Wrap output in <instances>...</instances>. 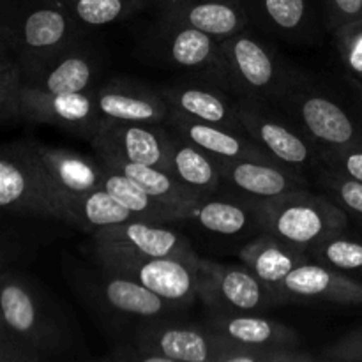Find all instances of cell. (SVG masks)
<instances>
[{
	"label": "cell",
	"instance_id": "6da1fadb",
	"mask_svg": "<svg viewBox=\"0 0 362 362\" xmlns=\"http://www.w3.org/2000/svg\"><path fill=\"white\" fill-rule=\"evenodd\" d=\"M0 322L39 361L80 357L85 349L69 315L25 276H0Z\"/></svg>",
	"mask_w": 362,
	"mask_h": 362
},
{
	"label": "cell",
	"instance_id": "7a4b0ae2",
	"mask_svg": "<svg viewBox=\"0 0 362 362\" xmlns=\"http://www.w3.org/2000/svg\"><path fill=\"white\" fill-rule=\"evenodd\" d=\"M0 21L23 80L78 45L80 25L64 0H0Z\"/></svg>",
	"mask_w": 362,
	"mask_h": 362
},
{
	"label": "cell",
	"instance_id": "3957f363",
	"mask_svg": "<svg viewBox=\"0 0 362 362\" xmlns=\"http://www.w3.org/2000/svg\"><path fill=\"white\" fill-rule=\"evenodd\" d=\"M257 207L262 233L306 253L318 240L349 230L350 225V218L339 205L324 193H313L310 187L257 202Z\"/></svg>",
	"mask_w": 362,
	"mask_h": 362
},
{
	"label": "cell",
	"instance_id": "277c9868",
	"mask_svg": "<svg viewBox=\"0 0 362 362\" xmlns=\"http://www.w3.org/2000/svg\"><path fill=\"white\" fill-rule=\"evenodd\" d=\"M74 279L81 299H85L99 318L112 325V329L129 327L131 334L140 325L170 318L180 310L140 283L108 271L99 264L98 269L80 271Z\"/></svg>",
	"mask_w": 362,
	"mask_h": 362
},
{
	"label": "cell",
	"instance_id": "5b68a950",
	"mask_svg": "<svg viewBox=\"0 0 362 362\" xmlns=\"http://www.w3.org/2000/svg\"><path fill=\"white\" fill-rule=\"evenodd\" d=\"M0 212L67 223L48 172L34 144L0 148Z\"/></svg>",
	"mask_w": 362,
	"mask_h": 362
},
{
	"label": "cell",
	"instance_id": "8992f818",
	"mask_svg": "<svg viewBox=\"0 0 362 362\" xmlns=\"http://www.w3.org/2000/svg\"><path fill=\"white\" fill-rule=\"evenodd\" d=\"M272 106L320 148L362 145L361 124L336 99L296 74Z\"/></svg>",
	"mask_w": 362,
	"mask_h": 362
},
{
	"label": "cell",
	"instance_id": "52a82bcc",
	"mask_svg": "<svg viewBox=\"0 0 362 362\" xmlns=\"http://www.w3.org/2000/svg\"><path fill=\"white\" fill-rule=\"evenodd\" d=\"M94 257L95 262L105 269L140 283L180 310L189 306L198 297V260L148 257L126 247L98 243H94Z\"/></svg>",
	"mask_w": 362,
	"mask_h": 362
},
{
	"label": "cell",
	"instance_id": "ba28073f",
	"mask_svg": "<svg viewBox=\"0 0 362 362\" xmlns=\"http://www.w3.org/2000/svg\"><path fill=\"white\" fill-rule=\"evenodd\" d=\"M230 92L237 98H250L274 105L292 80L293 73L262 39L246 28L219 41Z\"/></svg>",
	"mask_w": 362,
	"mask_h": 362
},
{
	"label": "cell",
	"instance_id": "9c48e42d",
	"mask_svg": "<svg viewBox=\"0 0 362 362\" xmlns=\"http://www.w3.org/2000/svg\"><path fill=\"white\" fill-rule=\"evenodd\" d=\"M244 133L272 159L310 177L322 166L320 147L274 106L250 98H237Z\"/></svg>",
	"mask_w": 362,
	"mask_h": 362
},
{
	"label": "cell",
	"instance_id": "30bf717a",
	"mask_svg": "<svg viewBox=\"0 0 362 362\" xmlns=\"http://www.w3.org/2000/svg\"><path fill=\"white\" fill-rule=\"evenodd\" d=\"M152 48L170 67L186 71L200 83L214 85L230 92L218 39L193 27L161 20L152 35Z\"/></svg>",
	"mask_w": 362,
	"mask_h": 362
},
{
	"label": "cell",
	"instance_id": "8fae6325",
	"mask_svg": "<svg viewBox=\"0 0 362 362\" xmlns=\"http://www.w3.org/2000/svg\"><path fill=\"white\" fill-rule=\"evenodd\" d=\"M198 299L211 313H264L278 306L264 283L246 265L198 258Z\"/></svg>",
	"mask_w": 362,
	"mask_h": 362
},
{
	"label": "cell",
	"instance_id": "7c38bea8",
	"mask_svg": "<svg viewBox=\"0 0 362 362\" xmlns=\"http://www.w3.org/2000/svg\"><path fill=\"white\" fill-rule=\"evenodd\" d=\"M126 345L144 350L154 362H218L223 338L205 324L163 318L140 325Z\"/></svg>",
	"mask_w": 362,
	"mask_h": 362
},
{
	"label": "cell",
	"instance_id": "4fadbf2b",
	"mask_svg": "<svg viewBox=\"0 0 362 362\" xmlns=\"http://www.w3.org/2000/svg\"><path fill=\"white\" fill-rule=\"evenodd\" d=\"M221 177V193L250 202H265L310 187V177L274 159L214 158Z\"/></svg>",
	"mask_w": 362,
	"mask_h": 362
},
{
	"label": "cell",
	"instance_id": "5bb4252c",
	"mask_svg": "<svg viewBox=\"0 0 362 362\" xmlns=\"http://www.w3.org/2000/svg\"><path fill=\"white\" fill-rule=\"evenodd\" d=\"M88 144L94 151L112 152L127 161L168 172L170 129L165 124L103 122Z\"/></svg>",
	"mask_w": 362,
	"mask_h": 362
},
{
	"label": "cell",
	"instance_id": "9a60e30c",
	"mask_svg": "<svg viewBox=\"0 0 362 362\" xmlns=\"http://www.w3.org/2000/svg\"><path fill=\"white\" fill-rule=\"evenodd\" d=\"M94 103L103 122L165 124L170 117V105L161 92L122 78L94 88Z\"/></svg>",
	"mask_w": 362,
	"mask_h": 362
},
{
	"label": "cell",
	"instance_id": "2e32d148",
	"mask_svg": "<svg viewBox=\"0 0 362 362\" xmlns=\"http://www.w3.org/2000/svg\"><path fill=\"white\" fill-rule=\"evenodd\" d=\"M20 113L21 119L28 122L62 127L87 141L98 133L103 124L95 110L94 90L60 95H42L21 90Z\"/></svg>",
	"mask_w": 362,
	"mask_h": 362
},
{
	"label": "cell",
	"instance_id": "e0dca14e",
	"mask_svg": "<svg viewBox=\"0 0 362 362\" xmlns=\"http://www.w3.org/2000/svg\"><path fill=\"white\" fill-rule=\"evenodd\" d=\"M52 186L59 197L60 204L66 209L67 223L71 225V207L80 198L87 197L92 191L99 189L103 184V165L95 158L80 154L76 151L52 145L34 144Z\"/></svg>",
	"mask_w": 362,
	"mask_h": 362
},
{
	"label": "cell",
	"instance_id": "ac0fdd59",
	"mask_svg": "<svg viewBox=\"0 0 362 362\" xmlns=\"http://www.w3.org/2000/svg\"><path fill=\"white\" fill-rule=\"evenodd\" d=\"M293 300L362 304V283L345 272L310 260L293 269L279 286L278 304Z\"/></svg>",
	"mask_w": 362,
	"mask_h": 362
},
{
	"label": "cell",
	"instance_id": "d6986e66",
	"mask_svg": "<svg viewBox=\"0 0 362 362\" xmlns=\"http://www.w3.org/2000/svg\"><path fill=\"white\" fill-rule=\"evenodd\" d=\"M92 240L98 244L126 247L148 257H173L184 260H198L189 240L170 225H156L145 221H127L103 226L92 232Z\"/></svg>",
	"mask_w": 362,
	"mask_h": 362
},
{
	"label": "cell",
	"instance_id": "ffe728a7",
	"mask_svg": "<svg viewBox=\"0 0 362 362\" xmlns=\"http://www.w3.org/2000/svg\"><path fill=\"white\" fill-rule=\"evenodd\" d=\"M161 20L193 27L225 41L244 30L250 18L243 0H175L163 4Z\"/></svg>",
	"mask_w": 362,
	"mask_h": 362
},
{
	"label": "cell",
	"instance_id": "44dd1931",
	"mask_svg": "<svg viewBox=\"0 0 362 362\" xmlns=\"http://www.w3.org/2000/svg\"><path fill=\"white\" fill-rule=\"evenodd\" d=\"M170 108L198 122L214 124L244 133L237 95L207 83H179L159 90Z\"/></svg>",
	"mask_w": 362,
	"mask_h": 362
},
{
	"label": "cell",
	"instance_id": "7402d4cb",
	"mask_svg": "<svg viewBox=\"0 0 362 362\" xmlns=\"http://www.w3.org/2000/svg\"><path fill=\"white\" fill-rule=\"evenodd\" d=\"M186 223L219 237H255L262 233L257 202L225 193L198 198L191 205Z\"/></svg>",
	"mask_w": 362,
	"mask_h": 362
},
{
	"label": "cell",
	"instance_id": "603a6c76",
	"mask_svg": "<svg viewBox=\"0 0 362 362\" xmlns=\"http://www.w3.org/2000/svg\"><path fill=\"white\" fill-rule=\"evenodd\" d=\"M172 133L186 138L191 144L200 147L212 158L219 159H272L264 148L258 147L246 133L214 126V124L198 122L187 119L182 113L170 108V117L165 122ZM276 161V159H274Z\"/></svg>",
	"mask_w": 362,
	"mask_h": 362
},
{
	"label": "cell",
	"instance_id": "cb8c5ba5",
	"mask_svg": "<svg viewBox=\"0 0 362 362\" xmlns=\"http://www.w3.org/2000/svg\"><path fill=\"white\" fill-rule=\"evenodd\" d=\"M95 78H98V62L90 52L81 48L78 42L52 60L35 76L23 80L21 90L42 95L80 94V92L94 90Z\"/></svg>",
	"mask_w": 362,
	"mask_h": 362
},
{
	"label": "cell",
	"instance_id": "d4e9b609",
	"mask_svg": "<svg viewBox=\"0 0 362 362\" xmlns=\"http://www.w3.org/2000/svg\"><path fill=\"white\" fill-rule=\"evenodd\" d=\"M239 258L243 265H246L264 283L265 288L274 297L276 304H278L279 286L286 276L300 264L311 260L306 251L296 250L269 233H258L247 240L240 247Z\"/></svg>",
	"mask_w": 362,
	"mask_h": 362
},
{
	"label": "cell",
	"instance_id": "484cf974",
	"mask_svg": "<svg viewBox=\"0 0 362 362\" xmlns=\"http://www.w3.org/2000/svg\"><path fill=\"white\" fill-rule=\"evenodd\" d=\"M204 324L221 338L244 345L300 346L296 331L260 313H211Z\"/></svg>",
	"mask_w": 362,
	"mask_h": 362
},
{
	"label": "cell",
	"instance_id": "4316f807",
	"mask_svg": "<svg viewBox=\"0 0 362 362\" xmlns=\"http://www.w3.org/2000/svg\"><path fill=\"white\" fill-rule=\"evenodd\" d=\"M94 152L103 163H106V165H110L112 168L119 170L120 173L129 177L131 180H134L141 189L147 191V193L151 194V197H154L156 200L163 202L165 205L172 207L173 211L180 216L182 223L187 221V214H189L191 205H193L198 198H202L198 197L197 193L187 189L186 186H182L175 177H172L168 172H165V170L156 168V166L140 165V163L127 161V159L120 158V156L117 154H112V152Z\"/></svg>",
	"mask_w": 362,
	"mask_h": 362
},
{
	"label": "cell",
	"instance_id": "83f0119b",
	"mask_svg": "<svg viewBox=\"0 0 362 362\" xmlns=\"http://www.w3.org/2000/svg\"><path fill=\"white\" fill-rule=\"evenodd\" d=\"M168 172L198 197H211L223 191L221 177L216 168L214 158L172 131H170Z\"/></svg>",
	"mask_w": 362,
	"mask_h": 362
},
{
	"label": "cell",
	"instance_id": "f1b7e54d",
	"mask_svg": "<svg viewBox=\"0 0 362 362\" xmlns=\"http://www.w3.org/2000/svg\"><path fill=\"white\" fill-rule=\"evenodd\" d=\"M101 165L103 172H105L103 173L101 187L106 193L112 194L117 202H120L124 207L129 209L136 216L138 221L156 223V225H177V223H182L180 216L172 207L151 197L147 191L141 189L129 177L120 173L119 170L112 168L106 163L101 161Z\"/></svg>",
	"mask_w": 362,
	"mask_h": 362
},
{
	"label": "cell",
	"instance_id": "f546056e",
	"mask_svg": "<svg viewBox=\"0 0 362 362\" xmlns=\"http://www.w3.org/2000/svg\"><path fill=\"white\" fill-rule=\"evenodd\" d=\"M127 221H138V219L129 209L124 207L103 187L80 198L71 207V225L87 230L90 233L103 228V226H112Z\"/></svg>",
	"mask_w": 362,
	"mask_h": 362
},
{
	"label": "cell",
	"instance_id": "4dcf8cb0",
	"mask_svg": "<svg viewBox=\"0 0 362 362\" xmlns=\"http://www.w3.org/2000/svg\"><path fill=\"white\" fill-rule=\"evenodd\" d=\"M308 255L313 262L339 272H362V237L350 235L349 230L334 232L318 240Z\"/></svg>",
	"mask_w": 362,
	"mask_h": 362
},
{
	"label": "cell",
	"instance_id": "1f68e13d",
	"mask_svg": "<svg viewBox=\"0 0 362 362\" xmlns=\"http://www.w3.org/2000/svg\"><path fill=\"white\" fill-rule=\"evenodd\" d=\"M80 27H105L129 18L145 0H64Z\"/></svg>",
	"mask_w": 362,
	"mask_h": 362
},
{
	"label": "cell",
	"instance_id": "d6a6232c",
	"mask_svg": "<svg viewBox=\"0 0 362 362\" xmlns=\"http://www.w3.org/2000/svg\"><path fill=\"white\" fill-rule=\"evenodd\" d=\"M265 27L288 37L303 35L310 27L308 0H257Z\"/></svg>",
	"mask_w": 362,
	"mask_h": 362
},
{
	"label": "cell",
	"instance_id": "836d02e7",
	"mask_svg": "<svg viewBox=\"0 0 362 362\" xmlns=\"http://www.w3.org/2000/svg\"><path fill=\"white\" fill-rule=\"evenodd\" d=\"M318 357L303 352L300 346L244 345L223 338L218 362H310Z\"/></svg>",
	"mask_w": 362,
	"mask_h": 362
},
{
	"label": "cell",
	"instance_id": "e575fe53",
	"mask_svg": "<svg viewBox=\"0 0 362 362\" xmlns=\"http://www.w3.org/2000/svg\"><path fill=\"white\" fill-rule=\"evenodd\" d=\"M23 73L9 45H0V124L21 119Z\"/></svg>",
	"mask_w": 362,
	"mask_h": 362
},
{
	"label": "cell",
	"instance_id": "d590c367",
	"mask_svg": "<svg viewBox=\"0 0 362 362\" xmlns=\"http://www.w3.org/2000/svg\"><path fill=\"white\" fill-rule=\"evenodd\" d=\"M315 182L325 197L346 212L350 219L362 225V182L343 177L322 165L315 173Z\"/></svg>",
	"mask_w": 362,
	"mask_h": 362
},
{
	"label": "cell",
	"instance_id": "8d00e7d4",
	"mask_svg": "<svg viewBox=\"0 0 362 362\" xmlns=\"http://www.w3.org/2000/svg\"><path fill=\"white\" fill-rule=\"evenodd\" d=\"M334 39L350 81L362 83V18L336 28Z\"/></svg>",
	"mask_w": 362,
	"mask_h": 362
},
{
	"label": "cell",
	"instance_id": "74e56055",
	"mask_svg": "<svg viewBox=\"0 0 362 362\" xmlns=\"http://www.w3.org/2000/svg\"><path fill=\"white\" fill-rule=\"evenodd\" d=\"M322 165L343 177L362 182V145L343 148H320Z\"/></svg>",
	"mask_w": 362,
	"mask_h": 362
},
{
	"label": "cell",
	"instance_id": "f35d334b",
	"mask_svg": "<svg viewBox=\"0 0 362 362\" xmlns=\"http://www.w3.org/2000/svg\"><path fill=\"white\" fill-rule=\"evenodd\" d=\"M318 361L362 362V327L325 346L324 352L318 356Z\"/></svg>",
	"mask_w": 362,
	"mask_h": 362
},
{
	"label": "cell",
	"instance_id": "ab89813d",
	"mask_svg": "<svg viewBox=\"0 0 362 362\" xmlns=\"http://www.w3.org/2000/svg\"><path fill=\"white\" fill-rule=\"evenodd\" d=\"M324 4L332 32L349 21L362 18V0H324Z\"/></svg>",
	"mask_w": 362,
	"mask_h": 362
},
{
	"label": "cell",
	"instance_id": "60d3db41",
	"mask_svg": "<svg viewBox=\"0 0 362 362\" xmlns=\"http://www.w3.org/2000/svg\"><path fill=\"white\" fill-rule=\"evenodd\" d=\"M0 362H41L32 350L11 334L0 322Z\"/></svg>",
	"mask_w": 362,
	"mask_h": 362
},
{
	"label": "cell",
	"instance_id": "b9f144b4",
	"mask_svg": "<svg viewBox=\"0 0 362 362\" xmlns=\"http://www.w3.org/2000/svg\"><path fill=\"white\" fill-rule=\"evenodd\" d=\"M0 45H9V39H7V32H6V28H4L2 21H0ZM11 49H13V48H11Z\"/></svg>",
	"mask_w": 362,
	"mask_h": 362
},
{
	"label": "cell",
	"instance_id": "7bdbcfd3",
	"mask_svg": "<svg viewBox=\"0 0 362 362\" xmlns=\"http://www.w3.org/2000/svg\"><path fill=\"white\" fill-rule=\"evenodd\" d=\"M350 83H352L354 87H356V90L359 92V95L362 98V83H357V81H350Z\"/></svg>",
	"mask_w": 362,
	"mask_h": 362
},
{
	"label": "cell",
	"instance_id": "ee69618b",
	"mask_svg": "<svg viewBox=\"0 0 362 362\" xmlns=\"http://www.w3.org/2000/svg\"><path fill=\"white\" fill-rule=\"evenodd\" d=\"M165 4H170V2H175V0H163Z\"/></svg>",
	"mask_w": 362,
	"mask_h": 362
}]
</instances>
